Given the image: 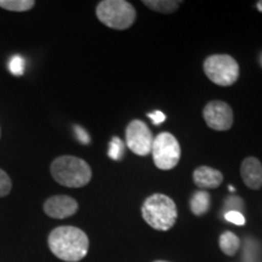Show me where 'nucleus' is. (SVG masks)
Masks as SVG:
<instances>
[{"label": "nucleus", "mask_w": 262, "mask_h": 262, "mask_svg": "<svg viewBox=\"0 0 262 262\" xmlns=\"http://www.w3.org/2000/svg\"><path fill=\"white\" fill-rule=\"evenodd\" d=\"M49 248L55 256L67 262H78L86 256L89 238L80 228L61 226L49 235Z\"/></svg>", "instance_id": "1"}, {"label": "nucleus", "mask_w": 262, "mask_h": 262, "mask_svg": "<svg viewBox=\"0 0 262 262\" xmlns=\"http://www.w3.org/2000/svg\"><path fill=\"white\" fill-rule=\"evenodd\" d=\"M52 178L62 186L71 188H80L90 182V165L85 160L72 156L58 157L52 162L50 168Z\"/></svg>", "instance_id": "2"}, {"label": "nucleus", "mask_w": 262, "mask_h": 262, "mask_svg": "<svg viewBox=\"0 0 262 262\" xmlns=\"http://www.w3.org/2000/svg\"><path fill=\"white\" fill-rule=\"evenodd\" d=\"M142 216L152 228L168 231L178 220V208L170 196L157 193L143 203Z\"/></svg>", "instance_id": "3"}, {"label": "nucleus", "mask_w": 262, "mask_h": 262, "mask_svg": "<svg viewBox=\"0 0 262 262\" xmlns=\"http://www.w3.org/2000/svg\"><path fill=\"white\" fill-rule=\"evenodd\" d=\"M96 15L104 26L119 31L131 27L136 19L134 6L124 0H103L97 5Z\"/></svg>", "instance_id": "4"}, {"label": "nucleus", "mask_w": 262, "mask_h": 262, "mask_svg": "<svg viewBox=\"0 0 262 262\" xmlns=\"http://www.w3.org/2000/svg\"><path fill=\"white\" fill-rule=\"evenodd\" d=\"M204 72L216 85L231 86L238 80L239 66L229 55H212L204 61Z\"/></svg>", "instance_id": "5"}, {"label": "nucleus", "mask_w": 262, "mask_h": 262, "mask_svg": "<svg viewBox=\"0 0 262 262\" xmlns=\"http://www.w3.org/2000/svg\"><path fill=\"white\" fill-rule=\"evenodd\" d=\"M156 166L160 170H171L179 164L181 148L179 141L170 133H160L153 140L152 150Z\"/></svg>", "instance_id": "6"}, {"label": "nucleus", "mask_w": 262, "mask_h": 262, "mask_svg": "<svg viewBox=\"0 0 262 262\" xmlns=\"http://www.w3.org/2000/svg\"><path fill=\"white\" fill-rule=\"evenodd\" d=\"M152 131L142 120H133L126 127V145L137 156H147L152 150Z\"/></svg>", "instance_id": "7"}, {"label": "nucleus", "mask_w": 262, "mask_h": 262, "mask_svg": "<svg viewBox=\"0 0 262 262\" xmlns=\"http://www.w3.org/2000/svg\"><path fill=\"white\" fill-rule=\"evenodd\" d=\"M203 116L211 129L226 131L233 125V111L224 101H211L204 107Z\"/></svg>", "instance_id": "8"}, {"label": "nucleus", "mask_w": 262, "mask_h": 262, "mask_svg": "<svg viewBox=\"0 0 262 262\" xmlns=\"http://www.w3.org/2000/svg\"><path fill=\"white\" fill-rule=\"evenodd\" d=\"M78 210V203L68 195H54L47 199L44 211L52 219H66L74 215Z\"/></svg>", "instance_id": "9"}, {"label": "nucleus", "mask_w": 262, "mask_h": 262, "mask_svg": "<svg viewBox=\"0 0 262 262\" xmlns=\"http://www.w3.org/2000/svg\"><path fill=\"white\" fill-rule=\"evenodd\" d=\"M241 175L249 188L260 189L262 187V164L257 158H245L242 163Z\"/></svg>", "instance_id": "10"}, {"label": "nucleus", "mask_w": 262, "mask_h": 262, "mask_svg": "<svg viewBox=\"0 0 262 262\" xmlns=\"http://www.w3.org/2000/svg\"><path fill=\"white\" fill-rule=\"evenodd\" d=\"M193 181L199 188H216L224 181V175L216 169L209 168V166H201L193 172Z\"/></svg>", "instance_id": "11"}, {"label": "nucleus", "mask_w": 262, "mask_h": 262, "mask_svg": "<svg viewBox=\"0 0 262 262\" xmlns=\"http://www.w3.org/2000/svg\"><path fill=\"white\" fill-rule=\"evenodd\" d=\"M210 206V194L206 191H199L191 199V210L194 215H204Z\"/></svg>", "instance_id": "12"}, {"label": "nucleus", "mask_w": 262, "mask_h": 262, "mask_svg": "<svg viewBox=\"0 0 262 262\" xmlns=\"http://www.w3.org/2000/svg\"><path fill=\"white\" fill-rule=\"evenodd\" d=\"M241 247V241L239 238L232 232H225L220 237V248L226 255L228 256H233L238 251Z\"/></svg>", "instance_id": "13"}, {"label": "nucleus", "mask_w": 262, "mask_h": 262, "mask_svg": "<svg viewBox=\"0 0 262 262\" xmlns=\"http://www.w3.org/2000/svg\"><path fill=\"white\" fill-rule=\"evenodd\" d=\"M143 4L148 6L149 9L155 10L157 12H162V14H171L176 11L179 6L182 4V2H170V0H145Z\"/></svg>", "instance_id": "14"}, {"label": "nucleus", "mask_w": 262, "mask_h": 262, "mask_svg": "<svg viewBox=\"0 0 262 262\" xmlns=\"http://www.w3.org/2000/svg\"><path fill=\"white\" fill-rule=\"evenodd\" d=\"M35 2L33 0H0V8L9 10V11H28L33 9Z\"/></svg>", "instance_id": "15"}, {"label": "nucleus", "mask_w": 262, "mask_h": 262, "mask_svg": "<svg viewBox=\"0 0 262 262\" xmlns=\"http://www.w3.org/2000/svg\"><path fill=\"white\" fill-rule=\"evenodd\" d=\"M124 153V145L123 141L118 137H113L110 143V148H108V157L113 160H120Z\"/></svg>", "instance_id": "16"}, {"label": "nucleus", "mask_w": 262, "mask_h": 262, "mask_svg": "<svg viewBox=\"0 0 262 262\" xmlns=\"http://www.w3.org/2000/svg\"><path fill=\"white\" fill-rule=\"evenodd\" d=\"M25 66L26 62L24 57L19 56V55H15L9 62V70L11 71V73L14 75H22L25 72Z\"/></svg>", "instance_id": "17"}, {"label": "nucleus", "mask_w": 262, "mask_h": 262, "mask_svg": "<svg viewBox=\"0 0 262 262\" xmlns=\"http://www.w3.org/2000/svg\"><path fill=\"white\" fill-rule=\"evenodd\" d=\"M256 254H257V244L256 242L254 241H247L245 243V248H244V261L245 262H254L256 260Z\"/></svg>", "instance_id": "18"}, {"label": "nucleus", "mask_w": 262, "mask_h": 262, "mask_svg": "<svg viewBox=\"0 0 262 262\" xmlns=\"http://www.w3.org/2000/svg\"><path fill=\"white\" fill-rule=\"evenodd\" d=\"M12 188V182L4 170L0 169V196L8 195Z\"/></svg>", "instance_id": "19"}, {"label": "nucleus", "mask_w": 262, "mask_h": 262, "mask_svg": "<svg viewBox=\"0 0 262 262\" xmlns=\"http://www.w3.org/2000/svg\"><path fill=\"white\" fill-rule=\"evenodd\" d=\"M225 219L228 222H232V224H234V225L242 226L245 224L244 216L242 212H239V211H227L225 214Z\"/></svg>", "instance_id": "20"}, {"label": "nucleus", "mask_w": 262, "mask_h": 262, "mask_svg": "<svg viewBox=\"0 0 262 262\" xmlns=\"http://www.w3.org/2000/svg\"><path fill=\"white\" fill-rule=\"evenodd\" d=\"M226 206L229 209V211H239L244 208V203L239 196H229L226 202Z\"/></svg>", "instance_id": "21"}, {"label": "nucleus", "mask_w": 262, "mask_h": 262, "mask_svg": "<svg viewBox=\"0 0 262 262\" xmlns=\"http://www.w3.org/2000/svg\"><path fill=\"white\" fill-rule=\"evenodd\" d=\"M74 133H75V136H77V139H78V141H79V142L83 143V145H89V143H90V135L83 129V127L79 126V125H75L74 126Z\"/></svg>", "instance_id": "22"}, {"label": "nucleus", "mask_w": 262, "mask_h": 262, "mask_svg": "<svg viewBox=\"0 0 262 262\" xmlns=\"http://www.w3.org/2000/svg\"><path fill=\"white\" fill-rule=\"evenodd\" d=\"M148 118L150 120H152V123L155 124V125H159V124H162L164 120H165V114L163 112H160V111H155L153 113H149L148 114Z\"/></svg>", "instance_id": "23"}, {"label": "nucleus", "mask_w": 262, "mask_h": 262, "mask_svg": "<svg viewBox=\"0 0 262 262\" xmlns=\"http://www.w3.org/2000/svg\"><path fill=\"white\" fill-rule=\"evenodd\" d=\"M257 9L258 10H260V11H262V0H261V2H257Z\"/></svg>", "instance_id": "24"}, {"label": "nucleus", "mask_w": 262, "mask_h": 262, "mask_svg": "<svg viewBox=\"0 0 262 262\" xmlns=\"http://www.w3.org/2000/svg\"><path fill=\"white\" fill-rule=\"evenodd\" d=\"M229 191H231V192H233V191H234V187H233V186H229Z\"/></svg>", "instance_id": "25"}, {"label": "nucleus", "mask_w": 262, "mask_h": 262, "mask_svg": "<svg viewBox=\"0 0 262 262\" xmlns=\"http://www.w3.org/2000/svg\"><path fill=\"white\" fill-rule=\"evenodd\" d=\"M155 262H168V261H155Z\"/></svg>", "instance_id": "26"}, {"label": "nucleus", "mask_w": 262, "mask_h": 262, "mask_svg": "<svg viewBox=\"0 0 262 262\" xmlns=\"http://www.w3.org/2000/svg\"><path fill=\"white\" fill-rule=\"evenodd\" d=\"M261 64H262V56H261Z\"/></svg>", "instance_id": "27"}]
</instances>
